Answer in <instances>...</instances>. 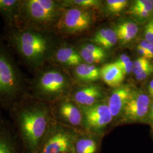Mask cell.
Listing matches in <instances>:
<instances>
[{
  "mask_svg": "<svg viewBox=\"0 0 153 153\" xmlns=\"http://www.w3.org/2000/svg\"><path fill=\"white\" fill-rule=\"evenodd\" d=\"M8 112L22 153H37L55 121L51 104L27 94Z\"/></svg>",
  "mask_w": 153,
  "mask_h": 153,
  "instance_id": "6da1fadb",
  "label": "cell"
},
{
  "mask_svg": "<svg viewBox=\"0 0 153 153\" xmlns=\"http://www.w3.org/2000/svg\"><path fill=\"white\" fill-rule=\"evenodd\" d=\"M48 31L18 26L4 27L3 38L28 69L35 73L50 58L52 42Z\"/></svg>",
  "mask_w": 153,
  "mask_h": 153,
  "instance_id": "7a4b0ae2",
  "label": "cell"
},
{
  "mask_svg": "<svg viewBox=\"0 0 153 153\" xmlns=\"http://www.w3.org/2000/svg\"><path fill=\"white\" fill-rule=\"evenodd\" d=\"M27 94L28 80L0 33V110L9 111Z\"/></svg>",
  "mask_w": 153,
  "mask_h": 153,
  "instance_id": "3957f363",
  "label": "cell"
},
{
  "mask_svg": "<svg viewBox=\"0 0 153 153\" xmlns=\"http://www.w3.org/2000/svg\"><path fill=\"white\" fill-rule=\"evenodd\" d=\"M63 9L61 2L53 0H22L16 26L55 30Z\"/></svg>",
  "mask_w": 153,
  "mask_h": 153,
  "instance_id": "277c9868",
  "label": "cell"
},
{
  "mask_svg": "<svg viewBox=\"0 0 153 153\" xmlns=\"http://www.w3.org/2000/svg\"><path fill=\"white\" fill-rule=\"evenodd\" d=\"M69 79L60 69L42 68L28 80V94L35 98L48 103L66 97Z\"/></svg>",
  "mask_w": 153,
  "mask_h": 153,
  "instance_id": "5b68a950",
  "label": "cell"
},
{
  "mask_svg": "<svg viewBox=\"0 0 153 153\" xmlns=\"http://www.w3.org/2000/svg\"><path fill=\"white\" fill-rule=\"evenodd\" d=\"M78 132L55 121L36 153H73Z\"/></svg>",
  "mask_w": 153,
  "mask_h": 153,
  "instance_id": "8992f818",
  "label": "cell"
},
{
  "mask_svg": "<svg viewBox=\"0 0 153 153\" xmlns=\"http://www.w3.org/2000/svg\"><path fill=\"white\" fill-rule=\"evenodd\" d=\"M91 16L87 11L77 7L63 9L55 30L62 36L81 33L90 27Z\"/></svg>",
  "mask_w": 153,
  "mask_h": 153,
  "instance_id": "52a82bcc",
  "label": "cell"
},
{
  "mask_svg": "<svg viewBox=\"0 0 153 153\" xmlns=\"http://www.w3.org/2000/svg\"><path fill=\"white\" fill-rule=\"evenodd\" d=\"M51 105L56 122L76 131H83L81 127L84 126L83 116L78 105L68 97L60 99Z\"/></svg>",
  "mask_w": 153,
  "mask_h": 153,
  "instance_id": "ba28073f",
  "label": "cell"
},
{
  "mask_svg": "<svg viewBox=\"0 0 153 153\" xmlns=\"http://www.w3.org/2000/svg\"><path fill=\"white\" fill-rule=\"evenodd\" d=\"M83 116L86 131L102 135L113 119L107 104L98 103L88 107H79Z\"/></svg>",
  "mask_w": 153,
  "mask_h": 153,
  "instance_id": "9c48e42d",
  "label": "cell"
},
{
  "mask_svg": "<svg viewBox=\"0 0 153 153\" xmlns=\"http://www.w3.org/2000/svg\"><path fill=\"white\" fill-rule=\"evenodd\" d=\"M150 99L142 92L133 91L122 112L123 120L136 122L143 120L149 114Z\"/></svg>",
  "mask_w": 153,
  "mask_h": 153,
  "instance_id": "30bf717a",
  "label": "cell"
},
{
  "mask_svg": "<svg viewBox=\"0 0 153 153\" xmlns=\"http://www.w3.org/2000/svg\"><path fill=\"white\" fill-rule=\"evenodd\" d=\"M0 153H22L13 126L0 113Z\"/></svg>",
  "mask_w": 153,
  "mask_h": 153,
  "instance_id": "8fae6325",
  "label": "cell"
},
{
  "mask_svg": "<svg viewBox=\"0 0 153 153\" xmlns=\"http://www.w3.org/2000/svg\"><path fill=\"white\" fill-rule=\"evenodd\" d=\"M102 135L88 131H79L76 136L73 153H99L101 148Z\"/></svg>",
  "mask_w": 153,
  "mask_h": 153,
  "instance_id": "7c38bea8",
  "label": "cell"
},
{
  "mask_svg": "<svg viewBox=\"0 0 153 153\" xmlns=\"http://www.w3.org/2000/svg\"><path fill=\"white\" fill-rule=\"evenodd\" d=\"M51 57L54 62L66 68L76 67L81 64L82 61L76 49L67 45H61L54 49Z\"/></svg>",
  "mask_w": 153,
  "mask_h": 153,
  "instance_id": "4fadbf2b",
  "label": "cell"
},
{
  "mask_svg": "<svg viewBox=\"0 0 153 153\" xmlns=\"http://www.w3.org/2000/svg\"><path fill=\"white\" fill-rule=\"evenodd\" d=\"M131 88L128 86H121L115 90L108 101L107 105L114 117L122 114L126 104L133 94Z\"/></svg>",
  "mask_w": 153,
  "mask_h": 153,
  "instance_id": "5bb4252c",
  "label": "cell"
},
{
  "mask_svg": "<svg viewBox=\"0 0 153 153\" xmlns=\"http://www.w3.org/2000/svg\"><path fill=\"white\" fill-rule=\"evenodd\" d=\"M69 98L79 107H88L99 103L102 93L98 86H91L78 90Z\"/></svg>",
  "mask_w": 153,
  "mask_h": 153,
  "instance_id": "9a60e30c",
  "label": "cell"
},
{
  "mask_svg": "<svg viewBox=\"0 0 153 153\" xmlns=\"http://www.w3.org/2000/svg\"><path fill=\"white\" fill-rule=\"evenodd\" d=\"M22 0H0V14L6 27L16 26Z\"/></svg>",
  "mask_w": 153,
  "mask_h": 153,
  "instance_id": "2e32d148",
  "label": "cell"
},
{
  "mask_svg": "<svg viewBox=\"0 0 153 153\" xmlns=\"http://www.w3.org/2000/svg\"><path fill=\"white\" fill-rule=\"evenodd\" d=\"M100 71V76L109 86H118L124 79L125 75L115 62L105 65Z\"/></svg>",
  "mask_w": 153,
  "mask_h": 153,
  "instance_id": "e0dca14e",
  "label": "cell"
},
{
  "mask_svg": "<svg viewBox=\"0 0 153 153\" xmlns=\"http://www.w3.org/2000/svg\"><path fill=\"white\" fill-rule=\"evenodd\" d=\"M74 73L79 79L85 81H95L100 76V71L93 65L81 64L76 67Z\"/></svg>",
  "mask_w": 153,
  "mask_h": 153,
  "instance_id": "ac0fdd59",
  "label": "cell"
},
{
  "mask_svg": "<svg viewBox=\"0 0 153 153\" xmlns=\"http://www.w3.org/2000/svg\"><path fill=\"white\" fill-rule=\"evenodd\" d=\"M115 31L118 39L124 43H126L136 36L138 31V27L134 22H123L117 26Z\"/></svg>",
  "mask_w": 153,
  "mask_h": 153,
  "instance_id": "d6986e66",
  "label": "cell"
},
{
  "mask_svg": "<svg viewBox=\"0 0 153 153\" xmlns=\"http://www.w3.org/2000/svg\"><path fill=\"white\" fill-rule=\"evenodd\" d=\"M79 55L81 56V58L88 63V64H91L93 63H99L102 61L103 60V59L105 57L104 56L94 54L90 51H88L85 47H83L82 49H81Z\"/></svg>",
  "mask_w": 153,
  "mask_h": 153,
  "instance_id": "ffe728a7",
  "label": "cell"
},
{
  "mask_svg": "<svg viewBox=\"0 0 153 153\" xmlns=\"http://www.w3.org/2000/svg\"><path fill=\"white\" fill-rule=\"evenodd\" d=\"M106 30L107 33L104 40L99 45L105 48H109L116 44L118 38L115 31L111 28H107Z\"/></svg>",
  "mask_w": 153,
  "mask_h": 153,
  "instance_id": "44dd1931",
  "label": "cell"
},
{
  "mask_svg": "<svg viewBox=\"0 0 153 153\" xmlns=\"http://www.w3.org/2000/svg\"><path fill=\"white\" fill-rule=\"evenodd\" d=\"M128 4L126 0H108L107 5L109 11L112 13H119L123 10Z\"/></svg>",
  "mask_w": 153,
  "mask_h": 153,
  "instance_id": "7402d4cb",
  "label": "cell"
},
{
  "mask_svg": "<svg viewBox=\"0 0 153 153\" xmlns=\"http://www.w3.org/2000/svg\"><path fill=\"white\" fill-rule=\"evenodd\" d=\"M151 64H152L147 58L141 57L133 62V73L136 76Z\"/></svg>",
  "mask_w": 153,
  "mask_h": 153,
  "instance_id": "603a6c76",
  "label": "cell"
},
{
  "mask_svg": "<svg viewBox=\"0 0 153 153\" xmlns=\"http://www.w3.org/2000/svg\"><path fill=\"white\" fill-rule=\"evenodd\" d=\"M132 7L150 13H152L153 11V4L151 1L149 0H137L134 2V4Z\"/></svg>",
  "mask_w": 153,
  "mask_h": 153,
  "instance_id": "cb8c5ba5",
  "label": "cell"
},
{
  "mask_svg": "<svg viewBox=\"0 0 153 153\" xmlns=\"http://www.w3.org/2000/svg\"><path fill=\"white\" fill-rule=\"evenodd\" d=\"M153 73V65L151 64L148 66L144 70H143L141 73L136 76V78L138 81H142L148 78L150 74Z\"/></svg>",
  "mask_w": 153,
  "mask_h": 153,
  "instance_id": "d4e9b609",
  "label": "cell"
},
{
  "mask_svg": "<svg viewBox=\"0 0 153 153\" xmlns=\"http://www.w3.org/2000/svg\"><path fill=\"white\" fill-rule=\"evenodd\" d=\"M85 48L88 49V51H90V52L93 53L94 54L104 56V57L106 56L104 49L99 46L95 45L93 44H88L85 47Z\"/></svg>",
  "mask_w": 153,
  "mask_h": 153,
  "instance_id": "484cf974",
  "label": "cell"
},
{
  "mask_svg": "<svg viewBox=\"0 0 153 153\" xmlns=\"http://www.w3.org/2000/svg\"><path fill=\"white\" fill-rule=\"evenodd\" d=\"M129 13L136 16H139L140 18H148L152 14V13L150 12L145 11L143 10H141V9H134L133 7H131V10L129 11Z\"/></svg>",
  "mask_w": 153,
  "mask_h": 153,
  "instance_id": "4316f807",
  "label": "cell"
},
{
  "mask_svg": "<svg viewBox=\"0 0 153 153\" xmlns=\"http://www.w3.org/2000/svg\"><path fill=\"white\" fill-rule=\"evenodd\" d=\"M106 29H102L99 30L94 36L93 39V42L97 44H100L104 40V38L106 35Z\"/></svg>",
  "mask_w": 153,
  "mask_h": 153,
  "instance_id": "83f0119b",
  "label": "cell"
},
{
  "mask_svg": "<svg viewBox=\"0 0 153 153\" xmlns=\"http://www.w3.org/2000/svg\"><path fill=\"white\" fill-rule=\"evenodd\" d=\"M120 68L121 71L124 73V75L127 74H129L133 71V61H130L128 63H126L123 65L118 66Z\"/></svg>",
  "mask_w": 153,
  "mask_h": 153,
  "instance_id": "f1b7e54d",
  "label": "cell"
},
{
  "mask_svg": "<svg viewBox=\"0 0 153 153\" xmlns=\"http://www.w3.org/2000/svg\"><path fill=\"white\" fill-rule=\"evenodd\" d=\"M130 61H131V60L128 55L123 54L121 55L120 57L115 61V63L117 66H121L126 64Z\"/></svg>",
  "mask_w": 153,
  "mask_h": 153,
  "instance_id": "f546056e",
  "label": "cell"
},
{
  "mask_svg": "<svg viewBox=\"0 0 153 153\" xmlns=\"http://www.w3.org/2000/svg\"><path fill=\"white\" fill-rule=\"evenodd\" d=\"M147 59H150L153 57V44H149V47H148V50H147Z\"/></svg>",
  "mask_w": 153,
  "mask_h": 153,
  "instance_id": "4dcf8cb0",
  "label": "cell"
},
{
  "mask_svg": "<svg viewBox=\"0 0 153 153\" xmlns=\"http://www.w3.org/2000/svg\"><path fill=\"white\" fill-rule=\"evenodd\" d=\"M149 117L153 126V104L150 108L149 112Z\"/></svg>",
  "mask_w": 153,
  "mask_h": 153,
  "instance_id": "1f68e13d",
  "label": "cell"
},
{
  "mask_svg": "<svg viewBox=\"0 0 153 153\" xmlns=\"http://www.w3.org/2000/svg\"><path fill=\"white\" fill-rule=\"evenodd\" d=\"M148 90H149V93L153 98V80L149 83Z\"/></svg>",
  "mask_w": 153,
  "mask_h": 153,
  "instance_id": "d6a6232c",
  "label": "cell"
},
{
  "mask_svg": "<svg viewBox=\"0 0 153 153\" xmlns=\"http://www.w3.org/2000/svg\"><path fill=\"white\" fill-rule=\"evenodd\" d=\"M152 23H153V19H152ZM153 44V42H152V44Z\"/></svg>",
  "mask_w": 153,
  "mask_h": 153,
  "instance_id": "836d02e7",
  "label": "cell"
}]
</instances>
